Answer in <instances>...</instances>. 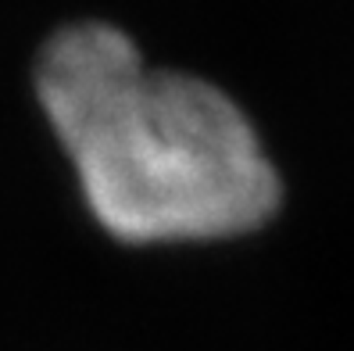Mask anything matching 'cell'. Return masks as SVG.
Here are the masks:
<instances>
[{
  "mask_svg": "<svg viewBox=\"0 0 354 351\" xmlns=\"http://www.w3.org/2000/svg\"><path fill=\"white\" fill-rule=\"evenodd\" d=\"M36 93L118 240L236 237L276 212L279 176L247 115L197 75L147 69L115 26L61 29L39 54Z\"/></svg>",
  "mask_w": 354,
  "mask_h": 351,
  "instance_id": "1",
  "label": "cell"
}]
</instances>
